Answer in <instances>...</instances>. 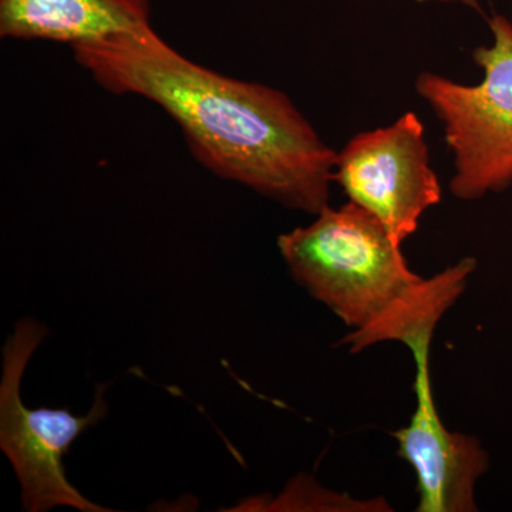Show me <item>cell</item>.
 I'll use <instances>...</instances> for the list:
<instances>
[{
    "label": "cell",
    "mask_w": 512,
    "mask_h": 512,
    "mask_svg": "<svg viewBox=\"0 0 512 512\" xmlns=\"http://www.w3.org/2000/svg\"><path fill=\"white\" fill-rule=\"evenodd\" d=\"M153 28L151 0H0V37L70 47Z\"/></svg>",
    "instance_id": "52a82bcc"
},
{
    "label": "cell",
    "mask_w": 512,
    "mask_h": 512,
    "mask_svg": "<svg viewBox=\"0 0 512 512\" xmlns=\"http://www.w3.org/2000/svg\"><path fill=\"white\" fill-rule=\"evenodd\" d=\"M106 92L156 104L212 174L316 215L328 207L338 151L281 90L188 59L148 28L72 47Z\"/></svg>",
    "instance_id": "6da1fadb"
},
{
    "label": "cell",
    "mask_w": 512,
    "mask_h": 512,
    "mask_svg": "<svg viewBox=\"0 0 512 512\" xmlns=\"http://www.w3.org/2000/svg\"><path fill=\"white\" fill-rule=\"evenodd\" d=\"M278 248L293 279L350 332L382 319L424 279L382 222L350 201L328 205L311 224L282 234Z\"/></svg>",
    "instance_id": "3957f363"
},
{
    "label": "cell",
    "mask_w": 512,
    "mask_h": 512,
    "mask_svg": "<svg viewBox=\"0 0 512 512\" xmlns=\"http://www.w3.org/2000/svg\"><path fill=\"white\" fill-rule=\"evenodd\" d=\"M474 266L467 259L423 279L416 291L372 326L346 336L350 350L377 343H403L416 363V409L407 426L394 431L397 456L416 474L419 512L477 511V481L490 468L480 440L448 430L441 420L431 383L430 353L434 330L467 288Z\"/></svg>",
    "instance_id": "7a4b0ae2"
},
{
    "label": "cell",
    "mask_w": 512,
    "mask_h": 512,
    "mask_svg": "<svg viewBox=\"0 0 512 512\" xmlns=\"http://www.w3.org/2000/svg\"><path fill=\"white\" fill-rule=\"evenodd\" d=\"M333 181L350 202L382 222L399 245L419 229L424 212L443 194L423 123L412 111L349 140L336 156Z\"/></svg>",
    "instance_id": "8992f818"
},
{
    "label": "cell",
    "mask_w": 512,
    "mask_h": 512,
    "mask_svg": "<svg viewBox=\"0 0 512 512\" xmlns=\"http://www.w3.org/2000/svg\"><path fill=\"white\" fill-rule=\"evenodd\" d=\"M488 25L493 43L473 52L481 82L458 83L433 72L416 80L417 94L443 124L454 161L450 190L463 201L512 184V22L494 15Z\"/></svg>",
    "instance_id": "277c9868"
},
{
    "label": "cell",
    "mask_w": 512,
    "mask_h": 512,
    "mask_svg": "<svg viewBox=\"0 0 512 512\" xmlns=\"http://www.w3.org/2000/svg\"><path fill=\"white\" fill-rule=\"evenodd\" d=\"M46 335L45 326L25 318L16 323L3 349L0 447L18 477L25 511L45 512L56 507L82 512L111 511L84 497L70 483L63 464L74 441L109 413V404L104 400L107 384H97L92 409L84 416L67 409H29L23 403V375Z\"/></svg>",
    "instance_id": "5b68a950"
}]
</instances>
